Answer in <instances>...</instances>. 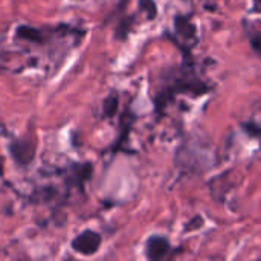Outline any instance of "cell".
I'll list each match as a JSON object with an SVG mask.
<instances>
[{"mask_svg":"<svg viewBox=\"0 0 261 261\" xmlns=\"http://www.w3.org/2000/svg\"><path fill=\"white\" fill-rule=\"evenodd\" d=\"M99 245H101V237H99V234H96L93 231H84L72 242L73 251L81 255L95 254L98 251Z\"/></svg>","mask_w":261,"mask_h":261,"instance_id":"6da1fadb","label":"cell"},{"mask_svg":"<svg viewBox=\"0 0 261 261\" xmlns=\"http://www.w3.org/2000/svg\"><path fill=\"white\" fill-rule=\"evenodd\" d=\"M34 150H35L34 141H29V139L17 141L11 145V154L20 165H26L32 161L34 153H35Z\"/></svg>","mask_w":261,"mask_h":261,"instance_id":"7a4b0ae2","label":"cell"},{"mask_svg":"<svg viewBox=\"0 0 261 261\" xmlns=\"http://www.w3.org/2000/svg\"><path fill=\"white\" fill-rule=\"evenodd\" d=\"M170 252V243L167 239L154 236L147 242V257L150 260H161Z\"/></svg>","mask_w":261,"mask_h":261,"instance_id":"3957f363","label":"cell"},{"mask_svg":"<svg viewBox=\"0 0 261 261\" xmlns=\"http://www.w3.org/2000/svg\"><path fill=\"white\" fill-rule=\"evenodd\" d=\"M17 35L20 38H24V40H32V41H38L41 38V34L38 29L35 28H28V26H21L17 29Z\"/></svg>","mask_w":261,"mask_h":261,"instance_id":"277c9868","label":"cell"},{"mask_svg":"<svg viewBox=\"0 0 261 261\" xmlns=\"http://www.w3.org/2000/svg\"><path fill=\"white\" fill-rule=\"evenodd\" d=\"M141 5H142L144 9H148V17L150 18H154L156 17L158 8H156V3L153 0H141Z\"/></svg>","mask_w":261,"mask_h":261,"instance_id":"5b68a950","label":"cell"},{"mask_svg":"<svg viewBox=\"0 0 261 261\" xmlns=\"http://www.w3.org/2000/svg\"><path fill=\"white\" fill-rule=\"evenodd\" d=\"M116 106H118V98L115 95H112L107 101H106V113L107 115H112L115 110H116Z\"/></svg>","mask_w":261,"mask_h":261,"instance_id":"8992f818","label":"cell"}]
</instances>
